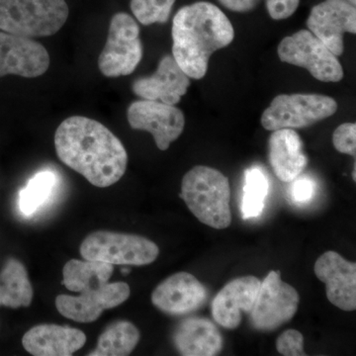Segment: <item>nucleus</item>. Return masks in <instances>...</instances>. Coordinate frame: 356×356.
Returning <instances> with one entry per match:
<instances>
[{
	"instance_id": "obj_1",
	"label": "nucleus",
	"mask_w": 356,
	"mask_h": 356,
	"mask_svg": "<svg viewBox=\"0 0 356 356\" xmlns=\"http://www.w3.org/2000/svg\"><path fill=\"white\" fill-rule=\"evenodd\" d=\"M55 147L60 161L95 186H111L127 170L128 154L121 140L93 119H65L56 131Z\"/></svg>"
},
{
	"instance_id": "obj_2",
	"label": "nucleus",
	"mask_w": 356,
	"mask_h": 356,
	"mask_svg": "<svg viewBox=\"0 0 356 356\" xmlns=\"http://www.w3.org/2000/svg\"><path fill=\"white\" fill-rule=\"evenodd\" d=\"M172 57L191 79L207 74L211 56L229 46L235 30L226 14L207 1L180 8L172 21Z\"/></svg>"
},
{
	"instance_id": "obj_3",
	"label": "nucleus",
	"mask_w": 356,
	"mask_h": 356,
	"mask_svg": "<svg viewBox=\"0 0 356 356\" xmlns=\"http://www.w3.org/2000/svg\"><path fill=\"white\" fill-rule=\"evenodd\" d=\"M179 196L203 224L217 229L231 225V188L219 170L205 165L192 168L182 179Z\"/></svg>"
},
{
	"instance_id": "obj_4",
	"label": "nucleus",
	"mask_w": 356,
	"mask_h": 356,
	"mask_svg": "<svg viewBox=\"0 0 356 356\" xmlns=\"http://www.w3.org/2000/svg\"><path fill=\"white\" fill-rule=\"evenodd\" d=\"M67 17L65 0H0V30L26 38L51 36Z\"/></svg>"
},
{
	"instance_id": "obj_5",
	"label": "nucleus",
	"mask_w": 356,
	"mask_h": 356,
	"mask_svg": "<svg viewBox=\"0 0 356 356\" xmlns=\"http://www.w3.org/2000/svg\"><path fill=\"white\" fill-rule=\"evenodd\" d=\"M84 259L106 262L112 266H147L159 254L158 245L144 236L98 231L84 238L81 245Z\"/></svg>"
},
{
	"instance_id": "obj_6",
	"label": "nucleus",
	"mask_w": 356,
	"mask_h": 356,
	"mask_svg": "<svg viewBox=\"0 0 356 356\" xmlns=\"http://www.w3.org/2000/svg\"><path fill=\"white\" fill-rule=\"evenodd\" d=\"M337 110V103L330 96L280 95L264 110L261 125L267 131L306 128L332 117Z\"/></svg>"
},
{
	"instance_id": "obj_7",
	"label": "nucleus",
	"mask_w": 356,
	"mask_h": 356,
	"mask_svg": "<svg viewBox=\"0 0 356 356\" xmlns=\"http://www.w3.org/2000/svg\"><path fill=\"white\" fill-rule=\"evenodd\" d=\"M281 62L303 67L324 83H339L343 69L337 56L309 30H300L285 37L278 46Z\"/></svg>"
},
{
	"instance_id": "obj_8",
	"label": "nucleus",
	"mask_w": 356,
	"mask_h": 356,
	"mask_svg": "<svg viewBox=\"0 0 356 356\" xmlns=\"http://www.w3.org/2000/svg\"><path fill=\"white\" fill-rule=\"evenodd\" d=\"M143 58L140 28L127 13L115 14L110 22L108 37L98 58V67L107 77L129 76Z\"/></svg>"
},
{
	"instance_id": "obj_9",
	"label": "nucleus",
	"mask_w": 356,
	"mask_h": 356,
	"mask_svg": "<svg viewBox=\"0 0 356 356\" xmlns=\"http://www.w3.org/2000/svg\"><path fill=\"white\" fill-rule=\"evenodd\" d=\"M298 292L282 281L280 271H270L261 281L250 318L255 329L269 332L289 322L298 310Z\"/></svg>"
},
{
	"instance_id": "obj_10",
	"label": "nucleus",
	"mask_w": 356,
	"mask_h": 356,
	"mask_svg": "<svg viewBox=\"0 0 356 356\" xmlns=\"http://www.w3.org/2000/svg\"><path fill=\"white\" fill-rule=\"evenodd\" d=\"M127 117L131 127L153 135L161 151H166L180 137L185 127V117L181 110L175 105L154 100L133 102L129 106Z\"/></svg>"
},
{
	"instance_id": "obj_11",
	"label": "nucleus",
	"mask_w": 356,
	"mask_h": 356,
	"mask_svg": "<svg viewBox=\"0 0 356 356\" xmlns=\"http://www.w3.org/2000/svg\"><path fill=\"white\" fill-rule=\"evenodd\" d=\"M307 27L337 56L343 55L344 34L356 33L355 6L348 0H325L312 8Z\"/></svg>"
},
{
	"instance_id": "obj_12",
	"label": "nucleus",
	"mask_w": 356,
	"mask_h": 356,
	"mask_svg": "<svg viewBox=\"0 0 356 356\" xmlns=\"http://www.w3.org/2000/svg\"><path fill=\"white\" fill-rule=\"evenodd\" d=\"M79 296L60 295L56 307L60 315L79 323L95 322L102 312L121 305L130 297L127 283H106L102 286L81 292Z\"/></svg>"
},
{
	"instance_id": "obj_13",
	"label": "nucleus",
	"mask_w": 356,
	"mask_h": 356,
	"mask_svg": "<svg viewBox=\"0 0 356 356\" xmlns=\"http://www.w3.org/2000/svg\"><path fill=\"white\" fill-rule=\"evenodd\" d=\"M50 65L46 48L33 39L0 32V76H42Z\"/></svg>"
},
{
	"instance_id": "obj_14",
	"label": "nucleus",
	"mask_w": 356,
	"mask_h": 356,
	"mask_svg": "<svg viewBox=\"0 0 356 356\" xmlns=\"http://www.w3.org/2000/svg\"><path fill=\"white\" fill-rule=\"evenodd\" d=\"M316 276L325 284L332 305L346 312L356 309V264L329 250L321 255L314 266Z\"/></svg>"
},
{
	"instance_id": "obj_15",
	"label": "nucleus",
	"mask_w": 356,
	"mask_h": 356,
	"mask_svg": "<svg viewBox=\"0 0 356 356\" xmlns=\"http://www.w3.org/2000/svg\"><path fill=\"white\" fill-rule=\"evenodd\" d=\"M207 297V289L195 276L178 273L166 278L154 290L152 302L159 310L180 316L200 309Z\"/></svg>"
},
{
	"instance_id": "obj_16",
	"label": "nucleus",
	"mask_w": 356,
	"mask_h": 356,
	"mask_svg": "<svg viewBox=\"0 0 356 356\" xmlns=\"http://www.w3.org/2000/svg\"><path fill=\"white\" fill-rule=\"evenodd\" d=\"M191 86V77L178 65L172 56H165L151 76L140 77L134 81L132 89L142 99L154 100L165 104L177 105Z\"/></svg>"
},
{
	"instance_id": "obj_17",
	"label": "nucleus",
	"mask_w": 356,
	"mask_h": 356,
	"mask_svg": "<svg viewBox=\"0 0 356 356\" xmlns=\"http://www.w3.org/2000/svg\"><path fill=\"white\" fill-rule=\"evenodd\" d=\"M261 281L248 275L229 281L212 302V315L216 323L228 330H235L242 323L243 313L254 308Z\"/></svg>"
},
{
	"instance_id": "obj_18",
	"label": "nucleus",
	"mask_w": 356,
	"mask_h": 356,
	"mask_svg": "<svg viewBox=\"0 0 356 356\" xmlns=\"http://www.w3.org/2000/svg\"><path fill=\"white\" fill-rule=\"evenodd\" d=\"M86 343L81 330L67 325H40L26 332L22 344L35 356H70Z\"/></svg>"
},
{
	"instance_id": "obj_19",
	"label": "nucleus",
	"mask_w": 356,
	"mask_h": 356,
	"mask_svg": "<svg viewBox=\"0 0 356 356\" xmlns=\"http://www.w3.org/2000/svg\"><path fill=\"white\" fill-rule=\"evenodd\" d=\"M269 161L278 179L292 182L308 165L303 143L296 131L280 129L273 131L268 142Z\"/></svg>"
},
{
	"instance_id": "obj_20",
	"label": "nucleus",
	"mask_w": 356,
	"mask_h": 356,
	"mask_svg": "<svg viewBox=\"0 0 356 356\" xmlns=\"http://www.w3.org/2000/svg\"><path fill=\"white\" fill-rule=\"evenodd\" d=\"M173 341L184 356H213L221 353L224 341L221 332L207 318H189L177 325Z\"/></svg>"
},
{
	"instance_id": "obj_21",
	"label": "nucleus",
	"mask_w": 356,
	"mask_h": 356,
	"mask_svg": "<svg viewBox=\"0 0 356 356\" xmlns=\"http://www.w3.org/2000/svg\"><path fill=\"white\" fill-rule=\"evenodd\" d=\"M32 300L33 288L25 266L17 259H8L0 273V306L29 307Z\"/></svg>"
},
{
	"instance_id": "obj_22",
	"label": "nucleus",
	"mask_w": 356,
	"mask_h": 356,
	"mask_svg": "<svg viewBox=\"0 0 356 356\" xmlns=\"http://www.w3.org/2000/svg\"><path fill=\"white\" fill-rule=\"evenodd\" d=\"M113 270V266L106 262L72 259L64 266L63 283L70 291L83 292L108 283Z\"/></svg>"
},
{
	"instance_id": "obj_23",
	"label": "nucleus",
	"mask_w": 356,
	"mask_h": 356,
	"mask_svg": "<svg viewBox=\"0 0 356 356\" xmlns=\"http://www.w3.org/2000/svg\"><path fill=\"white\" fill-rule=\"evenodd\" d=\"M140 332L132 323L120 321L109 325L98 339L97 348L91 356H125L135 350Z\"/></svg>"
},
{
	"instance_id": "obj_24",
	"label": "nucleus",
	"mask_w": 356,
	"mask_h": 356,
	"mask_svg": "<svg viewBox=\"0 0 356 356\" xmlns=\"http://www.w3.org/2000/svg\"><path fill=\"white\" fill-rule=\"evenodd\" d=\"M58 184V177L51 170L34 175L20 191L18 207L25 217H31L50 200Z\"/></svg>"
},
{
	"instance_id": "obj_25",
	"label": "nucleus",
	"mask_w": 356,
	"mask_h": 356,
	"mask_svg": "<svg viewBox=\"0 0 356 356\" xmlns=\"http://www.w3.org/2000/svg\"><path fill=\"white\" fill-rule=\"evenodd\" d=\"M268 189V178L261 168L254 166L245 170L241 205L243 219L259 217L264 212Z\"/></svg>"
},
{
	"instance_id": "obj_26",
	"label": "nucleus",
	"mask_w": 356,
	"mask_h": 356,
	"mask_svg": "<svg viewBox=\"0 0 356 356\" xmlns=\"http://www.w3.org/2000/svg\"><path fill=\"white\" fill-rule=\"evenodd\" d=\"M177 0H131V10L140 24L168 22Z\"/></svg>"
},
{
	"instance_id": "obj_27",
	"label": "nucleus",
	"mask_w": 356,
	"mask_h": 356,
	"mask_svg": "<svg viewBox=\"0 0 356 356\" xmlns=\"http://www.w3.org/2000/svg\"><path fill=\"white\" fill-rule=\"evenodd\" d=\"M334 149L341 154H356V124L343 123L339 126L332 136Z\"/></svg>"
},
{
	"instance_id": "obj_28",
	"label": "nucleus",
	"mask_w": 356,
	"mask_h": 356,
	"mask_svg": "<svg viewBox=\"0 0 356 356\" xmlns=\"http://www.w3.org/2000/svg\"><path fill=\"white\" fill-rule=\"evenodd\" d=\"M276 348L280 355L285 356H304V337L297 330H287L283 332L277 341Z\"/></svg>"
},
{
	"instance_id": "obj_29",
	"label": "nucleus",
	"mask_w": 356,
	"mask_h": 356,
	"mask_svg": "<svg viewBox=\"0 0 356 356\" xmlns=\"http://www.w3.org/2000/svg\"><path fill=\"white\" fill-rule=\"evenodd\" d=\"M316 191V184L313 179L308 177H297L293 180L290 194L294 202L306 204L311 202Z\"/></svg>"
},
{
	"instance_id": "obj_30",
	"label": "nucleus",
	"mask_w": 356,
	"mask_h": 356,
	"mask_svg": "<svg viewBox=\"0 0 356 356\" xmlns=\"http://www.w3.org/2000/svg\"><path fill=\"white\" fill-rule=\"evenodd\" d=\"M300 0H266V8L274 20L291 17L298 8Z\"/></svg>"
},
{
	"instance_id": "obj_31",
	"label": "nucleus",
	"mask_w": 356,
	"mask_h": 356,
	"mask_svg": "<svg viewBox=\"0 0 356 356\" xmlns=\"http://www.w3.org/2000/svg\"><path fill=\"white\" fill-rule=\"evenodd\" d=\"M222 6L229 11L238 13H247L254 10L261 0H218Z\"/></svg>"
},
{
	"instance_id": "obj_32",
	"label": "nucleus",
	"mask_w": 356,
	"mask_h": 356,
	"mask_svg": "<svg viewBox=\"0 0 356 356\" xmlns=\"http://www.w3.org/2000/svg\"><path fill=\"white\" fill-rule=\"evenodd\" d=\"M348 2H350L351 4H353V6H355L356 0H348Z\"/></svg>"
}]
</instances>
